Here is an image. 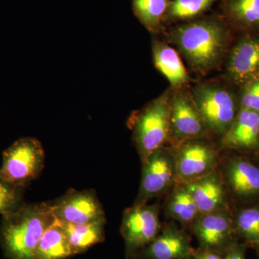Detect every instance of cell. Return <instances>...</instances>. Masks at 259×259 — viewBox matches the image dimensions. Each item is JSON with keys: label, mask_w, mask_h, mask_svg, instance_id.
<instances>
[{"label": "cell", "mask_w": 259, "mask_h": 259, "mask_svg": "<svg viewBox=\"0 0 259 259\" xmlns=\"http://www.w3.org/2000/svg\"><path fill=\"white\" fill-rule=\"evenodd\" d=\"M23 189L10 185L0 177V214H8L23 204Z\"/></svg>", "instance_id": "d4e9b609"}, {"label": "cell", "mask_w": 259, "mask_h": 259, "mask_svg": "<svg viewBox=\"0 0 259 259\" xmlns=\"http://www.w3.org/2000/svg\"><path fill=\"white\" fill-rule=\"evenodd\" d=\"M228 18L243 28L259 30V0H226Z\"/></svg>", "instance_id": "603a6c76"}, {"label": "cell", "mask_w": 259, "mask_h": 259, "mask_svg": "<svg viewBox=\"0 0 259 259\" xmlns=\"http://www.w3.org/2000/svg\"><path fill=\"white\" fill-rule=\"evenodd\" d=\"M72 255L66 233L56 218L39 242L35 259H65Z\"/></svg>", "instance_id": "d6986e66"}, {"label": "cell", "mask_w": 259, "mask_h": 259, "mask_svg": "<svg viewBox=\"0 0 259 259\" xmlns=\"http://www.w3.org/2000/svg\"><path fill=\"white\" fill-rule=\"evenodd\" d=\"M223 180L228 193L244 205L259 202V159L234 156L223 167Z\"/></svg>", "instance_id": "ba28073f"}, {"label": "cell", "mask_w": 259, "mask_h": 259, "mask_svg": "<svg viewBox=\"0 0 259 259\" xmlns=\"http://www.w3.org/2000/svg\"><path fill=\"white\" fill-rule=\"evenodd\" d=\"M258 156H259V151H258ZM258 159H259V158H258Z\"/></svg>", "instance_id": "f546056e"}, {"label": "cell", "mask_w": 259, "mask_h": 259, "mask_svg": "<svg viewBox=\"0 0 259 259\" xmlns=\"http://www.w3.org/2000/svg\"><path fill=\"white\" fill-rule=\"evenodd\" d=\"M157 204H134L125 209L121 233L127 255H134L151 243L160 233Z\"/></svg>", "instance_id": "8992f818"}, {"label": "cell", "mask_w": 259, "mask_h": 259, "mask_svg": "<svg viewBox=\"0 0 259 259\" xmlns=\"http://www.w3.org/2000/svg\"><path fill=\"white\" fill-rule=\"evenodd\" d=\"M253 248H254L255 250H256L257 254H258L259 257V244L255 245V246H253Z\"/></svg>", "instance_id": "f1b7e54d"}, {"label": "cell", "mask_w": 259, "mask_h": 259, "mask_svg": "<svg viewBox=\"0 0 259 259\" xmlns=\"http://www.w3.org/2000/svg\"><path fill=\"white\" fill-rule=\"evenodd\" d=\"M175 182V154L161 147L143 163L141 186L134 204H147L150 199L164 193Z\"/></svg>", "instance_id": "52a82bcc"}, {"label": "cell", "mask_w": 259, "mask_h": 259, "mask_svg": "<svg viewBox=\"0 0 259 259\" xmlns=\"http://www.w3.org/2000/svg\"><path fill=\"white\" fill-rule=\"evenodd\" d=\"M0 236L10 259H35L42 235L55 221L51 202L22 204L3 215Z\"/></svg>", "instance_id": "7a4b0ae2"}, {"label": "cell", "mask_w": 259, "mask_h": 259, "mask_svg": "<svg viewBox=\"0 0 259 259\" xmlns=\"http://www.w3.org/2000/svg\"><path fill=\"white\" fill-rule=\"evenodd\" d=\"M197 107L186 94L177 93L170 98V133L178 141L195 140L207 132Z\"/></svg>", "instance_id": "4fadbf2b"}, {"label": "cell", "mask_w": 259, "mask_h": 259, "mask_svg": "<svg viewBox=\"0 0 259 259\" xmlns=\"http://www.w3.org/2000/svg\"><path fill=\"white\" fill-rule=\"evenodd\" d=\"M223 147L243 153L259 151V112L240 108L231 128L222 137Z\"/></svg>", "instance_id": "9a60e30c"}, {"label": "cell", "mask_w": 259, "mask_h": 259, "mask_svg": "<svg viewBox=\"0 0 259 259\" xmlns=\"http://www.w3.org/2000/svg\"><path fill=\"white\" fill-rule=\"evenodd\" d=\"M194 259H223L214 250L204 249L199 253H194Z\"/></svg>", "instance_id": "83f0119b"}, {"label": "cell", "mask_w": 259, "mask_h": 259, "mask_svg": "<svg viewBox=\"0 0 259 259\" xmlns=\"http://www.w3.org/2000/svg\"><path fill=\"white\" fill-rule=\"evenodd\" d=\"M56 219L70 224L105 221V214L96 192L93 190H69L51 202Z\"/></svg>", "instance_id": "9c48e42d"}, {"label": "cell", "mask_w": 259, "mask_h": 259, "mask_svg": "<svg viewBox=\"0 0 259 259\" xmlns=\"http://www.w3.org/2000/svg\"><path fill=\"white\" fill-rule=\"evenodd\" d=\"M170 217L182 223H193L200 213L193 198L184 184L174 190L166 206Z\"/></svg>", "instance_id": "44dd1931"}, {"label": "cell", "mask_w": 259, "mask_h": 259, "mask_svg": "<svg viewBox=\"0 0 259 259\" xmlns=\"http://www.w3.org/2000/svg\"><path fill=\"white\" fill-rule=\"evenodd\" d=\"M58 221L66 233L74 255L82 253L103 241L105 238V221L84 224H70L59 220Z\"/></svg>", "instance_id": "ac0fdd59"}, {"label": "cell", "mask_w": 259, "mask_h": 259, "mask_svg": "<svg viewBox=\"0 0 259 259\" xmlns=\"http://www.w3.org/2000/svg\"><path fill=\"white\" fill-rule=\"evenodd\" d=\"M193 231L204 249H227L235 242L233 215L230 210L199 214L194 221Z\"/></svg>", "instance_id": "7c38bea8"}, {"label": "cell", "mask_w": 259, "mask_h": 259, "mask_svg": "<svg viewBox=\"0 0 259 259\" xmlns=\"http://www.w3.org/2000/svg\"><path fill=\"white\" fill-rule=\"evenodd\" d=\"M240 97V108L259 112V79L243 86Z\"/></svg>", "instance_id": "484cf974"}, {"label": "cell", "mask_w": 259, "mask_h": 259, "mask_svg": "<svg viewBox=\"0 0 259 259\" xmlns=\"http://www.w3.org/2000/svg\"><path fill=\"white\" fill-rule=\"evenodd\" d=\"M215 0H172L165 17L171 20H184L202 14Z\"/></svg>", "instance_id": "cb8c5ba5"}, {"label": "cell", "mask_w": 259, "mask_h": 259, "mask_svg": "<svg viewBox=\"0 0 259 259\" xmlns=\"http://www.w3.org/2000/svg\"><path fill=\"white\" fill-rule=\"evenodd\" d=\"M193 254L187 236L171 225L136 255L148 259H188Z\"/></svg>", "instance_id": "2e32d148"}, {"label": "cell", "mask_w": 259, "mask_h": 259, "mask_svg": "<svg viewBox=\"0 0 259 259\" xmlns=\"http://www.w3.org/2000/svg\"><path fill=\"white\" fill-rule=\"evenodd\" d=\"M247 245L240 244L235 241L226 250V255L223 259H245V248Z\"/></svg>", "instance_id": "4316f807"}, {"label": "cell", "mask_w": 259, "mask_h": 259, "mask_svg": "<svg viewBox=\"0 0 259 259\" xmlns=\"http://www.w3.org/2000/svg\"><path fill=\"white\" fill-rule=\"evenodd\" d=\"M168 40L192 69L205 73L222 60L228 47V32L222 22L205 18L179 25L172 30Z\"/></svg>", "instance_id": "6da1fadb"}, {"label": "cell", "mask_w": 259, "mask_h": 259, "mask_svg": "<svg viewBox=\"0 0 259 259\" xmlns=\"http://www.w3.org/2000/svg\"><path fill=\"white\" fill-rule=\"evenodd\" d=\"M226 76L242 88L259 79V36L246 35L236 42L228 55Z\"/></svg>", "instance_id": "8fae6325"}, {"label": "cell", "mask_w": 259, "mask_h": 259, "mask_svg": "<svg viewBox=\"0 0 259 259\" xmlns=\"http://www.w3.org/2000/svg\"><path fill=\"white\" fill-rule=\"evenodd\" d=\"M45 152L40 141L23 138L3 153L0 177L10 185L24 188L44 169Z\"/></svg>", "instance_id": "5b68a950"}, {"label": "cell", "mask_w": 259, "mask_h": 259, "mask_svg": "<svg viewBox=\"0 0 259 259\" xmlns=\"http://www.w3.org/2000/svg\"><path fill=\"white\" fill-rule=\"evenodd\" d=\"M235 234L253 248L259 244V202L245 205L233 216Z\"/></svg>", "instance_id": "ffe728a7"}, {"label": "cell", "mask_w": 259, "mask_h": 259, "mask_svg": "<svg viewBox=\"0 0 259 259\" xmlns=\"http://www.w3.org/2000/svg\"><path fill=\"white\" fill-rule=\"evenodd\" d=\"M192 100L207 131L223 137L239 112V102L230 90L215 83H201L192 90Z\"/></svg>", "instance_id": "277c9868"}, {"label": "cell", "mask_w": 259, "mask_h": 259, "mask_svg": "<svg viewBox=\"0 0 259 259\" xmlns=\"http://www.w3.org/2000/svg\"><path fill=\"white\" fill-rule=\"evenodd\" d=\"M169 4V0H133V9L145 28L156 32L161 28Z\"/></svg>", "instance_id": "7402d4cb"}, {"label": "cell", "mask_w": 259, "mask_h": 259, "mask_svg": "<svg viewBox=\"0 0 259 259\" xmlns=\"http://www.w3.org/2000/svg\"><path fill=\"white\" fill-rule=\"evenodd\" d=\"M133 140L142 163L163 147L170 134V97L163 94L150 102L132 122Z\"/></svg>", "instance_id": "3957f363"}, {"label": "cell", "mask_w": 259, "mask_h": 259, "mask_svg": "<svg viewBox=\"0 0 259 259\" xmlns=\"http://www.w3.org/2000/svg\"><path fill=\"white\" fill-rule=\"evenodd\" d=\"M218 157L214 148L195 140L183 142L175 153L177 182L187 183L215 171Z\"/></svg>", "instance_id": "30bf717a"}, {"label": "cell", "mask_w": 259, "mask_h": 259, "mask_svg": "<svg viewBox=\"0 0 259 259\" xmlns=\"http://www.w3.org/2000/svg\"><path fill=\"white\" fill-rule=\"evenodd\" d=\"M200 214L229 210L228 191L215 171L197 180L184 183Z\"/></svg>", "instance_id": "5bb4252c"}, {"label": "cell", "mask_w": 259, "mask_h": 259, "mask_svg": "<svg viewBox=\"0 0 259 259\" xmlns=\"http://www.w3.org/2000/svg\"><path fill=\"white\" fill-rule=\"evenodd\" d=\"M153 59L155 67L169 81L173 88H178L190 81L188 73L176 50L165 42L153 41Z\"/></svg>", "instance_id": "e0dca14e"}]
</instances>
